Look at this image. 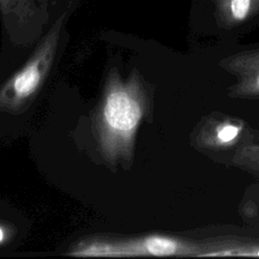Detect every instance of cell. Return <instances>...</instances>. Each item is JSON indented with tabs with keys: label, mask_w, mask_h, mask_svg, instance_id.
I'll use <instances>...</instances> for the list:
<instances>
[{
	"label": "cell",
	"mask_w": 259,
	"mask_h": 259,
	"mask_svg": "<svg viewBox=\"0 0 259 259\" xmlns=\"http://www.w3.org/2000/svg\"><path fill=\"white\" fill-rule=\"evenodd\" d=\"M222 66L237 77V83L229 90L231 97L259 98V52L236 56Z\"/></svg>",
	"instance_id": "8992f818"
},
{
	"label": "cell",
	"mask_w": 259,
	"mask_h": 259,
	"mask_svg": "<svg viewBox=\"0 0 259 259\" xmlns=\"http://www.w3.org/2000/svg\"><path fill=\"white\" fill-rule=\"evenodd\" d=\"M202 245L167 235H148L130 239L91 238L77 243L67 253L76 257L202 256Z\"/></svg>",
	"instance_id": "7a4b0ae2"
},
{
	"label": "cell",
	"mask_w": 259,
	"mask_h": 259,
	"mask_svg": "<svg viewBox=\"0 0 259 259\" xmlns=\"http://www.w3.org/2000/svg\"><path fill=\"white\" fill-rule=\"evenodd\" d=\"M0 13L13 41L30 44L39 34L45 16L31 0H0Z\"/></svg>",
	"instance_id": "277c9868"
},
{
	"label": "cell",
	"mask_w": 259,
	"mask_h": 259,
	"mask_svg": "<svg viewBox=\"0 0 259 259\" xmlns=\"http://www.w3.org/2000/svg\"><path fill=\"white\" fill-rule=\"evenodd\" d=\"M251 0H232V14L236 19H244L249 12Z\"/></svg>",
	"instance_id": "ba28073f"
},
{
	"label": "cell",
	"mask_w": 259,
	"mask_h": 259,
	"mask_svg": "<svg viewBox=\"0 0 259 259\" xmlns=\"http://www.w3.org/2000/svg\"><path fill=\"white\" fill-rule=\"evenodd\" d=\"M4 231H3V229L0 227V243L4 240Z\"/></svg>",
	"instance_id": "9c48e42d"
},
{
	"label": "cell",
	"mask_w": 259,
	"mask_h": 259,
	"mask_svg": "<svg viewBox=\"0 0 259 259\" xmlns=\"http://www.w3.org/2000/svg\"><path fill=\"white\" fill-rule=\"evenodd\" d=\"M64 17L55 21L31 58L0 87V110L19 112L34 98L54 62Z\"/></svg>",
	"instance_id": "3957f363"
},
{
	"label": "cell",
	"mask_w": 259,
	"mask_h": 259,
	"mask_svg": "<svg viewBox=\"0 0 259 259\" xmlns=\"http://www.w3.org/2000/svg\"><path fill=\"white\" fill-rule=\"evenodd\" d=\"M242 121L232 118H208L196 130L193 142L196 148L211 153L235 152L249 136Z\"/></svg>",
	"instance_id": "5b68a950"
},
{
	"label": "cell",
	"mask_w": 259,
	"mask_h": 259,
	"mask_svg": "<svg viewBox=\"0 0 259 259\" xmlns=\"http://www.w3.org/2000/svg\"><path fill=\"white\" fill-rule=\"evenodd\" d=\"M232 162L240 167L259 171V144H256L249 135L235 152Z\"/></svg>",
	"instance_id": "52a82bcc"
},
{
	"label": "cell",
	"mask_w": 259,
	"mask_h": 259,
	"mask_svg": "<svg viewBox=\"0 0 259 259\" xmlns=\"http://www.w3.org/2000/svg\"><path fill=\"white\" fill-rule=\"evenodd\" d=\"M150 98L137 71L122 81L116 69L108 75L95 118V132L105 160L130 162L137 131L149 111Z\"/></svg>",
	"instance_id": "6da1fadb"
}]
</instances>
